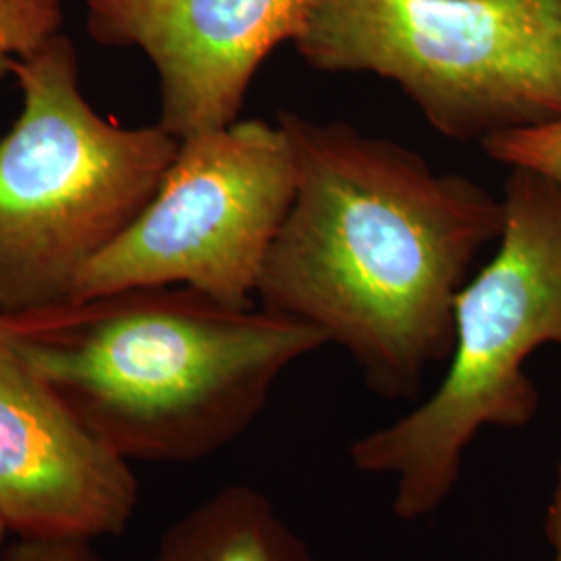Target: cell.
I'll return each instance as SVG.
<instances>
[{
    "mask_svg": "<svg viewBox=\"0 0 561 561\" xmlns=\"http://www.w3.org/2000/svg\"><path fill=\"white\" fill-rule=\"evenodd\" d=\"M296 194L262 264V306L310 322L385 398H412L447 360L470 264L503 231V202L435 173L400 144L283 111Z\"/></svg>",
    "mask_w": 561,
    "mask_h": 561,
    "instance_id": "6da1fadb",
    "label": "cell"
},
{
    "mask_svg": "<svg viewBox=\"0 0 561 561\" xmlns=\"http://www.w3.org/2000/svg\"><path fill=\"white\" fill-rule=\"evenodd\" d=\"M327 343L310 322L181 285L0 314V345L129 463L221 451Z\"/></svg>",
    "mask_w": 561,
    "mask_h": 561,
    "instance_id": "7a4b0ae2",
    "label": "cell"
},
{
    "mask_svg": "<svg viewBox=\"0 0 561 561\" xmlns=\"http://www.w3.org/2000/svg\"><path fill=\"white\" fill-rule=\"evenodd\" d=\"M500 250L454 308V345L442 385L419 408L350 445L352 466L393 481V514L421 520L460 481L484 428H522L539 410L524 362L561 345V187L512 169Z\"/></svg>",
    "mask_w": 561,
    "mask_h": 561,
    "instance_id": "3957f363",
    "label": "cell"
},
{
    "mask_svg": "<svg viewBox=\"0 0 561 561\" xmlns=\"http://www.w3.org/2000/svg\"><path fill=\"white\" fill-rule=\"evenodd\" d=\"M9 71L23 106L0 140V314H21L71 301L88 264L152 201L181 140L101 117L60 34Z\"/></svg>",
    "mask_w": 561,
    "mask_h": 561,
    "instance_id": "277c9868",
    "label": "cell"
},
{
    "mask_svg": "<svg viewBox=\"0 0 561 561\" xmlns=\"http://www.w3.org/2000/svg\"><path fill=\"white\" fill-rule=\"evenodd\" d=\"M294 46L396 81L449 140L561 117V0H308Z\"/></svg>",
    "mask_w": 561,
    "mask_h": 561,
    "instance_id": "5b68a950",
    "label": "cell"
},
{
    "mask_svg": "<svg viewBox=\"0 0 561 561\" xmlns=\"http://www.w3.org/2000/svg\"><path fill=\"white\" fill-rule=\"evenodd\" d=\"M294 194L296 159L279 123L233 121L183 138L152 201L88 264L71 301L181 285L252 306Z\"/></svg>",
    "mask_w": 561,
    "mask_h": 561,
    "instance_id": "8992f818",
    "label": "cell"
},
{
    "mask_svg": "<svg viewBox=\"0 0 561 561\" xmlns=\"http://www.w3.org/2000/svg\"><path fill=\"white\" fill-rule=\"evenodd\" d=\"M96 41L136 46L161 83V121L190 138L238 121L266 57L294 42L308 0H85Z\"/></svg>",
    "mask_w": 561,
    "mask_h": 561,
    "instance_id": "52a82bcc",
    "label": "cell"
},
{
    "mask_svg": "<svg viewBox=\"0 0 561 561\" xmlns=\"http://www.w3.org/2000/svg\"><path fill=\"white\" fill-rule=\"evenodd\" d=\"M131 463L0 345V516L20 539L92 542L138 510Z\"/></svg>",
    "mask_w": 561,
    "mask_h": 561,
    "instance_id": "ba28073f",
    "label": "cell"
},
{
    "mask_svg": "<svg viewBox=\"0 0 561 561\" xmlns=\"http://www.w3.org/2000/svg\"><path fill=\"white\" fill-rule=\"evenodd\" d=\"M150 561H314L264 493L231 484L175 522Z\"/></svg>",
    "mask_w": 561,
    "mask_h": 561,
    "instance_id": "9c48e42d",
    "label": "cell"
},
{
    "mask_svg": "<svg viewBox=\"0 0 561 561\" xmlns=\"http://www.w3.org/2000/svg\"><path fill=\"white\" fill-rule=\"evenodd\" d=\"M489 159L537 173L561 187V117L535 127L510 129L481 141Z\"/></svg>",
    "mask_w": 561,
    "mask_h": 561,
    "instance_id": "30bf717a",
    "label": "cell"
},
{
    "mask_svg": "<svg viewBox=\"0 0 561 561\" xmlns=\"http://www.w3.org/2000/svg\"><path fill=\"white\" fill-rule=\"evenodd\" d=\"M60 0H0V76L59 34Z\"/></svg>",
    "mask_w": 561,
    "mask_h": 561,
    "instance_id": "8fae6325",
    "label": "cell"
},
{
    "mask_svg": "<svg viewBox=\"0 0 561 561\" xmlns=\"http://www.w3.org/2000/svg\"><path fill=\"white\" fill-rule=\"evenodd\" d=\"M7 561H101L85 541L20 539Z\"/></svg>",
    "mask_w": 561,
    "mask_h": 561,
    "instance_id": "7c38bea8",
    "label": "cell"
},
{
    "mask_svg": "<svg viewBox=\"0 0 561 561\" xmlns=\"http://www.w3.org/2000/svg\"><path fill=\"white\" fill-rule=\"evenodd\" d=\"M547 537L553 547V561H561V461L558 468V482L553 491V500L547 514Z\"/></svg>",
    "mask_w": 561,
    "mask_h": 561,
    "instance_id": "4fadbf2b",
    "label": "cell"
},
{
    "mask_svg": "<svg viewBox=\"0 0 561 561\" xmlns=\"http://www.w3.org/2000/svg\"><path fill=\"white\" fill-rule=\"evenodd\" d=\"M11 530H9V526H7V522L4 518L0 516V551H2V545H4V539H7V535H9Z\"/></svg>",
    "mask_w": 561,
    "mask_h": 561,
    "instance_id": "5bb4252c",
    "label": "cell"
}]
</instances>
